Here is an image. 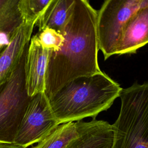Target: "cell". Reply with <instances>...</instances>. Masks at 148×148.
<instances>
[{"label": "cell", "instance_id": "5", "mask_svg": "<svg viewBox=\"0 0 148 148\" xmlns=\"http://www.w3.org/2000/svg\"><path fill=\"white\" fill-rule=\"evenodd\" d=\"M148 0H107L97 12L96 29L98 49L106 60L116 54L125 27Z\"/></svg>", "mask_w": 148, "mask_h": 148}, {"label": "cell", "instance_id": "8", "mask_svg": "<svg viewBox=\"0 0 148 148\" xmlns=\"http://www.w3.org/2000/svg\"><path fill=\"white\" fill-rule=\"evenodd\" d=\"M36 21L23 22L13 32L8 45L0 46V86L10 77L31 39Z\"/></svg>", "mask_w": 148, "mask_h": 148}, {"label": "cell", "instance_id": "7", "mask_svg": "<svg viewBox=\"0 0 148 148\" xmlns=\"http://www.w3.org/2000/svg\"><path fill=\"white\" fill-rule=\"evenodd\" d=\"M50 53V50L40 45L36 35L31 37L24 60L25 84L29 97L45 92L46 75Z\"/></svg>", "mask_w": 148, "mask_h": 148}, {"label": "cell", "instance_id": "12", "mask_svg": "<svg viewBox=\"0 0 148 148\" xmlns=\"http://www.w3.org/2000/svg\"><path fill=\"white\" fill-rule=\"evenodd\" d=\"M80 121L60 124L30 148H66L79 135Z\"/></svg>", "mask_w": 148, "mask_h": 148}, {"label": "cell", "instance_id": "9", "mask_svg": "<svg viewBox=\"0 0 148 148\" xmlns=\"http://www.w3.org/2000/svg\"><path fill=\"white\" fill-rule=\"evenodd\" d=\"M148 43V5L136 12L128 21L116 54L134 53Z\"/></svg>", "mask_w": 148, "mask_h": 148}, {"label": "cell", "instance_id": "13", "mask_svg": "<svg viewBox=\"0 0 148 148\" xmlns=\"http://www.w3.org/2000/svg\"><path fill=\"white\" fill-rule=\"evenodd\" d=\"M18 0H0V32L12 34L22 24Z\"/></svg>", "mask_w": 148, "mask_h": 148}, {"label": "cell", "instance_id": "1", "mask_svg": "<svg viewBox=\"0 0 148 148\" xmlns=\"http://www.w3.org/2000/svg\"><path fill=\"white\" fill-rule=\"evenodd\" d=\"M97 16V11L88 1H75L62 34L63 44L58 51L50 53L45 92L49 99L72 80L101 71L98 62Z\"/></svg>", "mask_w": 148, "mask_h": 148}, {"label": "cell", "instance_id": "4", "mask_svg": "<svg viewBox=\"0 0 148 148\" xmlns=\"http://www.w3.org/2000/svg\"><path fill=\"white\" fill-rule=\"evenodd\" d=\"M26 50L10 77L0 86V143H14L31 98L27 94L25 84Z\"/></svg>", "mask_w": 148, "mask_h": 148}, {"label": "cell", "instance_id": "11", "mask_svg": "<svg viewBox=\"0 0 148 148\" xmlns=\"http://www.w3.org/2000/svg\"><path fill=\"white\" fill-rule=\"evenodd\" d=\"M75 0H52L35 25L39 31L47 27L62 34L73 12Z\"/></svg>", "mask_w": 148, "mask_h": 148}, {"label": "cell", "instance_id": "2", "mask_svg": "<svg viewBox=\"0 0 148 148\" xmlns=\"http://www.w3.org/2000/svg\"><path fill=\"white\" fill-rule=\"evenodd\" d=\"M123 88L102 71L75 78L55 93L49 102L59 124L95 118L119 97Z\"/></svg>", "mask_w": 148, "mask_h": 148}, {"label": "cell", "instance_id": "3", "mask_svg": "<svg viewBox=\"0 0 148 148\" xmlns=\"http://www.w3.org/2000/svg\"><path fill=\"white\" fill-rule=\"evenodd\" d=\"M111 148H148V83L123 89Z\"/></svg>", "mask_w": 148, "mask_h": 148}, {"label": "cell", "instance_id": "14", "mask_svg": "<svg viewBox=\"0 0 148 148\" xmlns=\"http://www.w3.org/2000/svg\"><path fill=\"white\" fill-rule=\"evenodd\" d=\"M51 1L18 0V9L23 22H37L46 12Z\"/></svg>", "mask_w": 148, "mask_h": 148}, {"label": "cell", "instance_id": "6", "mask_svg": "<svg viewBox=\"0 0 148 148\" xmlns=\"http://www.w3.org/2000/svg\"><path fill=\"white\" fill-rule=\"evenodd\" d=\"M59 125L45 92L31 97L13 143L24 148L38 143Z\"/></svg>", "mask_w": 148, "mask_h": 148}, {"label": "cell", "instance_id": "15", "mask_svg": "<svg viewBox=\"0 0 148 148\" xmlns=\"http://www.w3.org/2000/svg\"><path fill=\"white\" fill-rule=\"evenodd\" d=\"M40 45L51 51H58L64 41L62 34L50 28H44L36 34Z\"/></svg>", "mask_w": 148, "mask_h": 148}, {"label": "cell", "instance_id": "10", "mask_svg": "<svg viewBox=\"0 0 148 148\" xmlns=\"http://www.w3.org/2000/svg\"><path fill=\"white\" fill-rule=\"evenodd\" d=\"M113 138L112 125L108 122L80 121L79 135L66 148H111Z\"/></svg>", "mask_w": 148, "mask_h": 148}, {"label": "cell", "instance_id": "16", "mask_svg": "<svg viewBox=\"0 0 148 148\" xmlns=\"http://www.w3.org/2000/svg\"><path fill=\"white\" fill-rule=\"evenodd\" d=\"M0 148H24L15 143H0Z\"/></svg>", "mask_w": 148, "mask_h": 148}]
</instances>
